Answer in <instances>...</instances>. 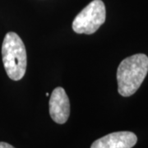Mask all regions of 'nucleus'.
<instances>
[{
	"mask_svg": "<svg viewBox=\"0 0 148 148\" xmlns=\"http://www.w3.org/2000/svg\"><path fill=\"white\" fill-rule=\"evenodd\" d=\"M148 72V57L144 53L124 58L117 70L118 91L124 97L133 95L142 85Z\"/></svg>",
	"mask_w": 148,
	"mask_h": 148,
	"instance_id": "obj_1",
	"label": "nucleus"
},
{
	"mask_svg": "<svg viewBox=\"0 0 148 148\" xmlns=\"http://www.w3.org/2000/svg\"><path fill=\"white\" fill-rule=\"evenodd\" d=\"M49 94L48 92H46V93H45V95H46V96H49Z\"/></svg>",
	"mask_w": 148,
	"mask_h": 148,
	"instance_id": "obj_7",
	"label": "nucleus"
},
{
	"mask_svg": "<svg viewBox=\"0 0 148 148\" xmlns=\"http://www.w3.org/2000/svg\"><path fill=\"white\" fill-rule=\"evenodd\" d=\"M105 3L101 0H93L74 18L73 30L77 34L91 35L106 21Z\"/></svg>",
	"mask_w": 148,
	"mask_h": 148,
	"instance_id": "obj_3",
	"label": "nucleus"
},
{
	"mask_svg": "<svg viewBox=\"0 0 148 148\" xmlns=\"http://www.w3.org/2000/svg\"><path fill=\"white\" fill-rule=\"evenodd\" d=\"M137 142L138 138L132 132H112L97 139L90 148H132Z\"/></svg>",
	"mask_w": 148,
	"mask_h": 148,
	"instance_id": "obj_5",
	"label": "nucleus"
},
{
	"mask_svg": "<svg viewBox=\"0 0 148 148\" xmlns=\"http://www.w3.org/2000/svg\"><path fill=\"white\" fill-rule=\"evenodd\" d=\"M49 106V114L53 121L59 124L67 122L70 114V102L63 87L59 86L53 90Z\"/></svg>",
	"mask_w": 148,
	"mask_h": 148,
	"instance_id": "obj_4",
	"label": "nucleus"
},
{
	"mask_svg": "<svg viewBox=\"0 0 148 148\" xmlns=\"http://www.w3.org/2000/svg\"><path fill=\"white\" fill-rule=\"evenodd\" d=\"M0 148H15L12 147V145L8 144L7 143H3V142H0Z\"/></svg>",
	"mask_w": 148,
	"mask_h": 148,
	"instance_id": "obj_6",
	"label": "nucleus"
},
{
	"mask_svg": "<svg viewBox=\"0 0 148 148\" xmlns=\"http://www.w3.org/2000/svg\"><path fill=\"white\" fill-rule=\"evenodd\" d=\"M2 57L8 77L13 81L21 80L27 70V50L23 41L15 32L6 34L2 45Z\"/></svg>",
	"mask_w": 148,
	"mask_h": 148,
	"instance_id": "obj_2",
	"label": "nucleus"
}]
</instances>
